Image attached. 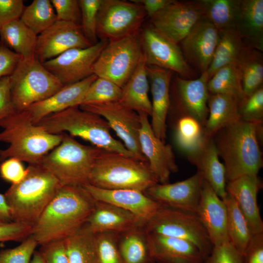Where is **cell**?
Returning a JSON list of instances; mask_svg holds the SVG:
<instances>
[{"instance_id": "49", "label": "cell", "mask_w": 263, "mask_h": 263, "mask_svg": "<svg viewBox=\"0 0 263 263\" xmlns=\"http://www.w3.org/2000/svg\"><path fill=\"white\" fill-rule=\"evenodd\" d=\"M33 225L30 224L12 222L0 224V242H22L32 235Z\"/></svg>"}, {"instance_id": "53", "label": "cell", "mask_w": 263, "mask_h": 263, "mask_svg": "<svg viewBox=\"0 0 263 263\" xmlns=\"http://www.w3.org/2000/svg\"><path fill=\"white\" fill-rule=\"evenodd\" d=\"M24 6L22 0H0V29L19 19Z\"/></svg>"}, {"instance_id": "34", "label": "cell", "mask_w": 263, "mask_h": 263, "mask_svg": "<svg viewBox=\"0 0 263 263\" xmlns=\"http://www.w3.org/2000/svg\"><path fill=\"white\" fill-rule=\"evenodd\" d=\"M37 36L19 19L6 24L0 29L2 44L22 58L35 57Z\"/></svg>"}, {"instance_id": "1", "label": "cell", "mask_w": 263, "mask_h": 263, "mask_svg": "<svg viewBox=\"0 0 263 263\" xmlns=\"http://www.w3.org/2000/svg\"><path fill=\"white\" fill-rule=\"evenodd\" d=\"M95 200L80 186H61L33 226L38 245L65 239L87 222Z\"/></svg>"}, {"instance_id": "40", "label": "cell", "mask_w": 263, "mask_h": 263, "mask_svg": "<svg viewBox=\"0 0 263 263\" xmlns=\"http://www.w3.org/2000/svg\"><path fill=\"white\" fill-rule=\"evenodd\" d=\"M207 86L209 94L233 96L241 105L246 99L240 73L235 64L228 65L218 70L209 79Z\"/></svg>"}, {"instance_id": "2", "label": "cell", "mask_w": 263, "mask_h": 263, "mask_svg": "<svg viewBox=\"0 0 263 263\" xmlns=\"http://www.w3.org/2000/svg\"><path fill=\"white\" fill-rule=\"evenodd\" d=\"M261 131V124L240 119L222 128L213 136L228 181L244 175H258L263 166L259 143Z\"/></svg>"}, {"instance_id": "57", "label": "cell", "mask_w": 263, "mask_h": 263, "mask_svg": "<svg viewBox=\"0 0 263 263\" xmlns=\"http://www.w3.org/2000/svg\"><path fill=\"white\" fill-rule=\"evenodd\" d=\"M13 222L4 194L0 193V224Z\"/></svg>"}, {"instance_id": "24", "label": "cell", "mask_w": 263, "mask_h": 263, "mask_svg": "<svg viewBox=\"0 0 263 263\" xmlns=\"http://www.w3.org/2000/svg\"><path fill=\"white\" fill-rule=\"evenodd\" d=\"M148 76L150 81L151 121L155 135L165 142L166 120L170 106V87L174 73L169 70L147 65Z\"/></svg>"}, {"instance_id": "39", "label": "cell", "mask_w": 263, "mask_h": 263, "mask_svg": "<svg viewBox=\"0 0 263 263\" xmlns=\"http://www.w3.org/2000/svg\"><path fill=\"white\" fill-rule=\"evenodd\" d=\"M207 138L203 127L197 120L189 116L180 117L176 126L175 141L188 159L201 150Z\"/></svg>"}, {"instance_id": "8", "label": "cell", "mask_w": 263, "mask_h": 263, "mask_svg": "<svg viewBox=\"0 0 263 263\" xmlns=\"http://www.w3.org/2000/svg\"><path fill=\"white\" fill-rule=\"evenodd\" d=\"M9 80L11 99L17 112L48 98L63 87L35 57L22 58Z\"/></svg>"}, {"instance_id": "36", "label": "cell", "mask_w": 263, "mask_h": 263, "mask_svg": "<svg viewBox=\"0 0 263 263\" xmlns=\"http://www.w3.org/2000/svg\"><path fill=\"white\" fill-rule=\"evenodd\" d=\"M227 208V232L229 242L244 255L253 235L234 200L227 193L222 198Z\"/></svg>"}, {"instance_id": "23", "label": "cell", "mask_w": 263, "mask_h": 263, "mask_svg": "<svg viewBox=\"0 0 263 263\" xmlns=\"http://www.w3.org/2000/svg\"><path fill=\"white\" fill-rule=\"evenodd\" d=\"M262 188L258 175H246L226 184L227 193L234 200L244 216L252 235L263 233V222L257 196Z\"/></svg>"}, {"instance_id": "46", "label": "cell", "mask_w": 263, "mask_h": 263, "mask_svg": "<svg viewBox=\"0 0 263 263\" xmlns=\"http://www.w3.org/2000/svg\"><path fill=\"white\" fill-rule=\"evenodd\" d=\"M241 119L262 124L263 117V87L246 98L240 108Z\"/></svg>"}, {"instance_id": "17", "label": "cell", "mask_w": 263, "mask_h": 263, "mask_svg": "<svg viewBox=\"0 0 263 263\" xmlns=\"http://www.w3.org/2000/svg\"><path fill=\"white\" fill-rule=\"evenodd\" d=\"M92 45L84 36L80 25L56 20L37 36L35 57L43 63L68 50Z\"/></svg>"}, {"instance_id": "13", "label": "cell", "mask_w": 263, "mask_h": 263, "mask_svg": "<svg viewBox=\"0 0 263 263\" xmlns=\"http://www.w3.org/2000/svg\"><path fill=\"white\" fill-rule=\"evenodd\" d=\"M140 35L147 66L169 70L186 79L197 77V73L186 61L179 44L150 24L142 29Z\"/></svg>"}, {"instance_id": "16", "label": "cell", "mask_w": 263, "mask_h": 263, "mask_svg": "<svg viewBox=\"0 0 263 263\" xmlns=\"http://www.w3.org/2000/svg\"><path fill=\"white\" fill-rule=\"evenodd\" d=\"M208 80L206 72L191 79L183 78L176 74L172 78L170 87L174 106L181 116H191L203 128L208 114Z\"/></svg>"}, {"instance_id": "41", "label": "cell", "mask_w": 263, "mask_h": 263, "mask_svg": "<svg viewBox=\"0 0 263 263\" xmlns=\"http://www.w3.org/2000/svg\"><path fill=\"white\" fill-rule=\"evenodd\" d=\"M19 19L37 36L57 20L50 0H34L24 6Z\"/></svg>"}, {"instance_id": "42", "label": "cell", "mask_w": 263, "mask_h": 263, "mask_svg": "<svg viewBox=\"0 0 263 263\" xmlns=\"http://www.w3.org/2000/svg\"><path fill=\"white\" fill-rule=\"evenodd\" d=\"M121 94L122 88L119 86L106 78L97 77L89 88L82 103L118 101Z\"/></svg>"}, {"instance_id": "21", "label": "cell", "mask_w": 263, "mask_h": 263, "mask_svg": "<svg viewBox=\"0 0 263 263\" xmlns=\"http://www.w3.org/2000/svg\"><path fill=\"white\" fill-rule=\"evenodd\" d=\"M97 201L105 202L136 215L146 224L161 207L144 192L129 189H107L88 183L82 186Z\"/></svg>"}, {"instance_id": "7", "label": "cell", "mask_w": 263, "mask_h": 263, "mask_svg": "<svg viewBox=\"0 0 263 263\" xmlns=\"http://www.w3.org/2000/svg\"><path fill=\"white\" fill-rule=\"evenodd\" d=\"M63 133L60 143L43 158L41 165L61 186H80L88 183L95 160L102 150L80 143Z\"/></svg>"}, {"instance_id": "32", "label": "cell", "mask_w": 263, "mask_h": 263, "mask_svg": "<svg viewBox=\"0 0 263 263\" xmlns=\"http://www.w3.org/2000/svg\"><path fill=\"white\" fill-rule=\"evenodd\" d=\"M235 65L240 72L246 98L263 87V52L246 44Z\"/></svg>"}, {"instance_id": "20", "label": "cell", "mask_w": 263, "mask_h": 263, "mask_svg": "<svg viewBox=\"0 0 263 263\" xmlns=\"http://www.w3.org/2000/svg\"><path fill=\"white\" fill-rule=\"evenodd\" d=\"M138 113L141 120L139 142L141 151L158 183H169L170 174L178 170L172 147L155 135L147 113Z\"/></svg>"}, {"instance_id": "47", "label": "cell", "mask_w": 263, "mask_h": 263, "mask_svg": "<svg viewBox=\"0 0 263 263\" xmlns=\"http://www.w3.org/2000/svg\"><path fill=\"white\" fill-rule=\"evenodd\" d=\"M205 263H244L243 256L228 241L213 245Z\"/></svg>"}, {"instance_id": "11", "label": "cell", "mask_w": 263, "mask_h": 263, "mask_svg": "<svg viewBox=\"0 0 263 263\" xmlns=\"http://www.w3.org/2000/svg\"><path fill=\"white\" fill-rule=\"evenodd\" d=\"M147 16L143 6L122 0H102L97 19L96 35L100 40H111L133 34Z\"/></svg>"}, {"instance_id": "55", "label": "cell", "mask_w": 263, "mask_h": 263, "mask_svg": "<svg viewBox=\"0 0 263 263\" xmlns=\"http://www.w3.org/2000/svg\"><path fill=\"white\" fill-rule=\"evenodd\" d=\"M243 257L244 263H263V233L253 235Z\"/></svg>"}, {"instance_id": "10", "label": "cell", "mask_w": 263, "mask_h": 263, "mask_svg": "<svg viewBox=\"0 0 263 263\" xmlns=\"http://www.w3.org/2000/svg\"><path fill=\"white\" fill-rule=\"evenodd\" d=\"M145 228L149 232L188 241L200 250L205 259L213 247L206 229L194 213L161 206Z\"/></svg>"}, {"instance_id": "56", "label": "cell", "mask_w": 263, "mask_h": 263, "mask_svg": "<svg viewBox=\"0 0 263 263\" xmlns=\"http://www.w3.org/2000/svg\"><path fill=\"white\" fill-rule=\"evenodd\" d=\"M141 4L147 16L151 18L171 3L173 0H132Z\"/></svg>"}, {"instance_id": "31", "label": "cell", "mask_w": 263, "mask_h": 263, "mask_svg": "<svg viewBox=\"0 0 263 263\" xmlns=\"http://www.w3.org/2000/svg\"><path fill=\"white\" fill-rule=\"evenodd\" d=\"M147 64L143 55L133 74L122 88L119 102L136 112H143L150 116L151 102L148 95Z\"/></svg>"}, {"instance_id": "30", "label": "cell", "mask_w": 263, "mask_h": 263, "mask_svg": "<svg viewBox=\"0 0 263 263\" xmlns=\"http://www.w3.org/2000/svg\"><path fill=\"white\" fill-rule=\"evenodd\" d=\"M248 45L263 51V0H241L235 28Z\"/></svg>"}, {"instance_id": "50", "label": "cell", "mask_w": 263, "mask_h": 263, "mask_svg": "<svg viewBox=\"0 0 263 263\" xmlns=\"http://www.w3.org/2000/svg\"><path fill=\"white\" fill-rule=\"evenodd\" d=\"M27 173V168L25 169L22 162L17 159L10 158L1 162L0 164V177L11 185L20 182Z\"/></svg>"}, {"instance_id": "54", "label": "cell", "mask_w": 263, "mask_h": 263, "mask_svg": "<svg viewBox=\"0 0 263 263\" xmlns=\"http://www.w3.org/2000/svg\"><path fill=\"white\" fill-rule=\"evenodd\" d=\"M22 57L3 44H0V79L10 76Z\"/></svg>"}, {"instance_id": "52", "label": "cell", "mask_w": 263, "mask_h": 263, "mask_svg": "<svg viewBox=\"0 0 263 263\" xmlns=\"http://www.w3.org/2000/svg\"><path fill=\"white\" fill-rule=\"evenodd\" d=\"M17 112L13 104L9 76L0 79V127L6 118Z\"/></svg>"}, {"instance_id": "44", "label": "cell", "mask_w": 263, "mask_h": 263, "mask_svg": "<svg viewBox=\"0 0 263 263\" xmlns=\"http://www.w3.org/2000/svg\"><path fill=\"white\" fill-rule=\"evenodd\" d=\"M102 0H79L82 31L92 44L96 43L97 15Z\"/></svg>"}, {"instance_id": "4", "label": "cell", "mask_w": 263, "mask_h": 263, "mask_svg": "<svg viewBox=\"0 0 263 263\" xmlns=\"http://www.w3.org/2000/svg\"><path fill=\"white\" fill-rule=\"evenodd\" d=\"M19 183L11 185L4 195L13 222L35 224L61 186L41 165H29Z\"/></svg>"}, {"instance_id": "9", "label": "cell", "mask_w": 263, "mask_h": 263, "mask_svg": "<svg viewBox=\"0 0 263 263\" xmlns=\"http://www.w3.org/2000/svg\"><path fill=\"white\" fill-rule=\"evenodd\" d=\"M143 55L139 31L109 40L94 65V74L122 88L136 69Z\"/></svg>"}, {"instance_id": "37", "label": "cell", "mask_w": 263, "mask_h": 263, "mask_svg": "<svg viewBox=\"0 0 263 263\" xmlns=\"http://www.w3.org/2000/svg\"><path fill=\"white\" fill-rule=\"evenodd\" d=\"M69 263H98L95 234L85 224L64 239Z\"/></svg>"}, {"instance_id": "43", "label": "cell", "mask_w": 263, "mask_h": 263, "mask_svg": "<svg viewBox=\"0 0 263 263\" xmlns=\"http://www.w3.org/2000/svg\"><path fill=\"white\" fill-rule=\"evenodd\" d=\"M120 234L111 232L95 234L98 263H124L118 246Z\"/></svg>"}, {"instance_id": "45", "label": "cell", "mask_w": 263, "mask_h": 263, "mask_svg": "<svg viewBox=\"0 0 263 263\" xmlns=\"http://www.w3.org/2000/svg\"><path fill=\"white\" fill-rule=\"evenodd\" d=\"M38 245L32 235L13 248L0 251V263H30L31 258Z\"/></svg>"}, {"instance_id": "22", "label": "cell", "mask_w": 263, "mask_h": 263, "mask_svg": "<svg viewBox=\"0 0 263 263\" xmlns=\"http://www.w3.org/2000/svg\"><path fill=\"white\" fill-rule=\"evenodd\" d=\"M195 214L206 229L213 246L229 241L226 205L205 180Z\"/></svg>"}, {"instance_id": "5", "label": "cell", "mask_w": 263, "mask_h": 263, "mask_svg": "<svg viewBox=\"0 0 263 263\" xmlns=\"http://www.w3.org/2000/svg\"><path fill=\"white\" fill-rule=\"evenodd\" d=\"M37 125L49 133L59 134L68 132L71 136L78 137L103 150L137 158L122 142L113 137L111 129L103 118L83 110L79 106L51 114Z\"/></svg>"}, {"instance_id": "48", "label": "cell", "mask_w": 263, "mask_h": 263, "mask_svg": "<svg viewBox=\"0 0 263 263\" xmlns=\"http://www.w3.org/2000/svg\"><path fill=\"white\" fill-rule=\"evenodd\" d=\"M55 9L57 20L80 25L81 10L78 0H50Z\"/></svg>"}, {"instance_id": "27", "label": "cell", "mask_w": 263, "mask_h": 263, "mask_svg": "<svg viewBox=\"0 0 263 263\" xmlns=\"http://www.w3.org/2000/svg\"><path fill=\"white\" fill-rule=\"evenodd\" d=\"M145 225L144 221L128 211L97 201L85 223L89 230L94 234L104 232L122 234Z\"/></svg>"}, {"instance_id": "15", "label": "cell", "mask_w": 263, "mask_h": 263, "mask_svg": "<svg viewBox=\"0 0 263 263\" xmlns=\"http://www.w3.org/2000/svg\"><path fill=\"white\" fill-rule=\"evenodd\" d=\"M203 17L200 0L173 1L150 18V24L179 44Z\"/></svg>"}, {"instance_id": "58", "label": "cell", "mask_w": 263, "mask_h": 263, "mask_svg": "<svg viewBox=\"0 0 263 263\" xmlns=\"http://www.w3.org/2000/svg\"><path fill=\"white\" fill-rule=\"evenodd\" d=\"M30 263H46L40 252L35 251Z\"/></svg>"}, {"instance_id": "26", "label": "cell", "mask_w": 263, "mask_h": 263, "mask_svg": "<svg viewBox=\"0 0 263 263\" xmlns=\"http://www.w3.org/2000/svg\"><path fill=\"white\" fill-rule=\"evenodd\" d=\"M146 232L150 253L155 262L203 263L205 260L200 250L188 241Z\"/></svg>"}, {"instance_id": "38", "label": "cell", "mask_w": 263, "mask_h": 263, "mask_svg": "<svg viewBox=\"0 0 263 263\" xmlns=\"http://www.w3.org/2000/svg\"><path fill=\"white\" fill-rule=\"evenodd\" d=\"M203 17L218 30L235 28L241 0H200Z\"/></svg>"}, {"instance_id": "14", "label": "cell", "mask_w": 263, "mask_h": 263, "mask_svg": "<svg viewBox=\"0 0 263 263\" xmlns=\"http://www.w3.org/2000/svg\"><path fill=\"white\" fill-rule=\"evenodd\" d=\"M108 41L68 50L42 64L63 86L76 83L94 74V65Z\"/></svg>"}, {"instance_id": "19", "label": "cell", "mask_w": 263, "mask_h": 263, "mask_svg": "<svg viewBox=\"0 0 263 263\" xmlns=\"http://www.w3.org/2000/svg\"><path fill=\"white\" fill-rule=\"evenodd\" d=\"M219 38V30L203 17L179 43L186 61L196 73L207 70Z\"/></svg>"}, {"instance_id": "35", "label": "cell", "mask_w": 263, "mask_h": 263, "mask_svg": "<svg viewBox=\"0 0 263 263\" xmlns=\"http://www.w3.org/2000/svg\"><path fill=\"white\" fill-rule=\"evenodd\" d=\"M145 226L120 234L118 246L124 263H155Z\"/></svg>"}, {"instance_id": "18", "label": "cell", "mask_w": 263, "mask_h": 263, "mask_svg": "<svg viewBox=\"0 0 263 263\" xmlns=\"http://www.w3.org/2000/svg\"><path fill=\"white\" fill-rule=\"evenodd\" d=\"M204 179L200 172L174 183H157L144 193L161 206L195 214Z\"/></svg>"}, {"instance_id": "33", "label": "cell", "mask_w": 263, "mask_h": 263, "mask_svg": "<svg viewBox=\"0 0 263 263\" xmlns=\"http://www.w3.org/2000/svg\"><path fill=\"white\" fill-rule=\"evenodd\" d=\"M219 31V38L211 64L206 72L209 79L219 69L237 62L245 43L235 28Z\"/></svg>"}, {"instance_id": "12", "label": "cell", "mask_w": 263, "mask_h": 263, "mask_svg": "<svg viewBox=\"0 0 263 263\" xmlns=\"http://www.w3.org/2000/svg\"><path fill=\"white\" fill-rule=\"evenodd\" d=\"M79 106L103 118L130 152L138 159L147 161L140 146L141 120L137 112L123 105L119 101L82 103Z\"/></svg>"}, {"instance_id": "29", "label": "cell", "mask_w": 263, "mask_h": 263, "mask_svg": "<svg viewBox=\"0 0 263 263\" xmlns=\"http://www.w3.org/2000/svg\"><path fill=\"white\" fill-rule=\"evenodd\" d=\"M240 105L233 96L209 94L208 114L203 128L205 136L212 138L222 128L240 120Z\"/></svg>"}, {"instance_id": "6", "label": "cell", "mask_w": 263, "mask_h": 263, "mask_svg": "<svg viewBox=\"0 0 263 263\" xmlns=\"http://www.w3.org/2000/svg\"><path fill=\"white\" fill-rule=\"evenodd\" d=\"M88 183L103 189H129L144 192L158 182L147 161L102 150Z\"/></svg>"}, {"instance_id": "25", "label": "cell", "mask_w": 263, "mask_h": 263, "mask_svg": "<svg viewBox=\"0 0 263 263\" xmlns=\"http://www.w3.org/2000/svg\"><path fill=\"white\" fill-rule=\"evenodd\" d=\"M97 77L93 74L76 83L63 86L52 96L31 105L24 111L33 122L37 124L51 114L79 106L82 103L90 85Z\"/></svg>"}, {"instance_id": "3", "label": "cell", "mask_w": 263, "mask_h": 263, "mask_svg": "<svg viewBox=\"0 0 263 263\" xmlns=\"http://www.w3.org/2000/svg\"><path fill=\"white\" fill-rule=\"evenodd\" d=\"M0 142L9 144L0 150V161L14 158L29 165L41 164L44 156L61 142L63 133L52 134L34 124L25 111L16 112L1 125Z\"/></svg>"}, {"instance_id": "51", "label": "cell", "mask_w": 263, "mask_h": 263, "mask_svg": "<svg viewBox=\"0 0 263 263\" xmlns=\"http://www.w3.org/2000/svg\"><path fill=\"white\" fill-rule=\"evenodd\" d=\"M38 251L46 263H69L64 239L40 245Z\"/></svg>"}, {"instance_id": "28", "label": "cell", "mask_w": 263, "mask_h": 263, "mask_svg": "<svg viewBox=\"0 0 263 263\" xmlns=\"http://www.w3.org/2000/svg\"><path fill=\"white\" fill-rule=\"evenodd\" d=\"M189 160L196 165L198 171L216 194L223 198L227 194L225 169L219 160L212 138L207 137L201 150Z\"/></svg>"}]
</instances>
